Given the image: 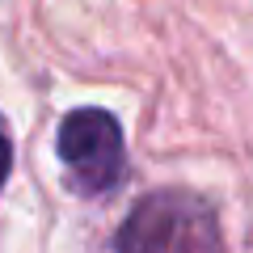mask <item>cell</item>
Listing matches in <instances>:
<instances>
[{"instance_id": "cell-1", "label": "cell", "mask_w": 253, "mask_h": 253, "mask_svg": "<svg viewBox=\"0 0 253 253\" xmlns=\"http://www.w3.org/2000/svg\"><path fill=\"white\" fill-rule=\"evenodd\" d=\"M118 253H224L211 203L190 190H156L118 228Z\"/></svg>"}, {"instance_id": "cell-2", "label": "cell", "mask_w": 253, "mask_h": 253, "mask_svg": "<svg viewBox=\"0 0 253 253\" xmlns=\"http://www.w3.org/2000/svg\"><path fill=\"white\" fill-rule=\"evenodd\" d=\"M59 161L81 194L89 199L110 194L126 173V144L118 118L97 106L72 110L59 123Z\"/></svg>"}, {"instance_id": "cell-3", "label": "cell", "mask_w": 253, "mask_h": 253, "mask_svg": "<svg viewBox=\"0 0 253 253\" xmlns=\"http://www.w3.org/2000/svg\"><path fill=\"white\" fill-rule=\"evenodd\" d=\"M9 169H13V144L4 135V126H0V186L9 181Z\"/></svg>"}]
</instances>
